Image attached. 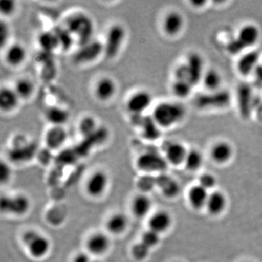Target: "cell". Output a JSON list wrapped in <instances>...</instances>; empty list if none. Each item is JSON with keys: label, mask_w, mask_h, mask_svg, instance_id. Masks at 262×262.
<instances>
[{"label": "cell", "mask_w": 262, "mask_h": 262, "mask_svg": "<svg viewBox=\"0 0 262 262\" xmlns=\"http://www.w3.org/2000/svg\"><path fill=\"white\" fill-rule=\"evenodd\" d=\"M187 110L182 101L165 100L152 106L151 116L162 130H168L181 125L187 117Z\"/></svg>", "instance_id": "6da1fadb"}, {"label": "cell", "mask_w": 262, "mask_h": 262, "mask_svg": "<svg viewBox=\"0 0 262 262\" xmlns=\"http://www.w3.org/2000/svg\"><path fill=\"white\" fill-rule=\"evenodd\" d=\"M261 37V29L257 24L251 22L243 24L234 37L228 41L226 49L232 56H241L246 51L255 49Z\"/></svg>", "instance_id": "7a4b0ae2"}, {"label": "cell", "mask_w": 262, "mask_h": 262, "mask_svg": "<svg viewBox=\"0 0 262 262\" xmlns=\"http://www.w3.org/2000/svg\"><path fill=\"white\" fill-rule=\"evenodd\" d=\"M63 28L79 46L94 39V20L84 12H74L66 18Z\"/></svg>", "instance_id": "3957f363"}, {"label": "cell", "mask_w": 262, "mask_h": 262, "mask_svg": "<svg viewBox=\"0 0 262 262\" xmlns=\"http://www.w3.org/2000/svg\"><path fill=\"white\" fill-rule=\"evenodd\" d=\"M127 29L123 24H112L106 29L103 39V56L108 59L116 58L122 51L127 39Z\"/></svg>", "instance_id": "277c9868"}, {"label": "cell", "mask_w": 262, "mask_h": 262, "mask_svg": "<svg viewBox=\"0 0 262 262\" xmlns=\"http://www.w3.org/2000/svg\"><path fill=\"white\" fill-rule=\"evenodd\" d=\"M21 239L29 254L36 259L46 257L51 249L49 239L33 229L24 232Z\"/></svg>", "instance_id": "5b68a950"}, {"label": "cell", "mask_w": 262, "mask_h": 262, "mask_svg": "<svg viewBox=\"0 0 262 262\" xmlns=\"http://www.w3.org/2000/svg\"><path fill=\"white\" fill-rule=\"evenodd\" d=\"M154 97L148 90L141 89L133 91L125 100L127 112L134 117H141L151 108Z\"/></svg>", "instance_id": "8992f818"}, {"label": "cell", "mask_w": 262, "mask_h": 262, "mask_svg": "<svg viewBox=\"0 0 262 262\" xmlns=\"http://www.w3.org/2000/svg\"><path fill=\"white\" fill-rule=\"evenodd\" d=\"M135 163L136 168L146 174L163 173L169 165L163 155L155 151L141 153L136 158Z\"/></svg>", "instance_id": "52a82bcc"}, {"label": "cell", "mask_w": 262, "mask_h": 262, "mask_svg": "<svg viewBox=\"0 0 262 262\" xmlns=\"http://www.w3.org/2000/svg\"><path fill=\"white\" fill-rule=\"evenodd\" d=\"M118 85L113 77L103 75L99 76L94 81L92 87L94 97L98 102H110L117 94Z\"/></svg>", "instance_id": "ba28073f"}, {"label": "cell", "mask_w": 262, "mask_h": 262, "mask_svg": "<svg viewBox=\"0 0 262 262\" xmlns=\"http://www.w3.org/2000/svg\"><path fill=\"white\" fill-rule=\"evenodd\" d=\"M103 56V42L93 39L85 44L79 46L73 56L76 64L85 66L91 64L97 61L100 56Z\"/></svg>", "instance_id": "9c48e42d"}, {"label": "cell", "mask_w": 262, "mask_h": 262, "mask_svg": "<svg viewBox=\"0 0 262 262\" xmlns=\"http://www.w3.org/2000/svg\"><path fill=\"white\" fill-rule=\"evenodd\" d=\"M161 30L164 35L170 38L179 37L186 26V20L182 13L177 10H170L163 15Z\"/></svg>", "instance_id": "30bf717a"}, {"label": "cell", "mask_w": 262, "mask_h": 262, "mask_svg": "<svg viewBox=\"0 0 262 262\" xmlns=\"http://www.w3.org/2000/svg\"><path fill=\"white\" fill-rule=\"evenodd\" d=\"M183 63L187 71L188 80L189 82L194 87L201 84L202 78L207 69L205 67L204 58L201 53L196 52L189 53Z\"/></svg>", "instance_id": "8fae6325"}, {"label": "cell", "mask_w": 262, "mask_h": 262, "mask_svg": "<svg viewBox=\"0 0 262 262\" xmlns=\"http://www.w3.org/2000/svg\"><path fill=\"white\" fill-rule=\"evenodd\" d=\"M261 63V53L255 48L242 53L237 58L235 68L241 77H251L253 72Z\"/></svg>", "instance_id": "7c38bea8"}, {"label": "cell", "mask_w": 262, "mask_h": 262, "mask_svg": "<svg viewBox=\"0 0 262 262\" xmlns=\"http://www.w3.org/2000/svg\"><path fill=\"white\" fill-rule=\"evenodd\" d=\"M2 51L5 65L11 69L19 68L23 66L28 56L27 48L20 42H10Z\"/></svg>", "instance_id": "4fadbf2b"}, {"label": "cell", "mask_w": 262, "mask_h": 262, "mask_svg": "<svg viewBox=\"0 0 262 262\" xmlns=\"http://www.w3.org/2000/svg\"><path fill=\"white\" fill-rule=\"evenodd\" d=\"M2 211L13 215H23L30 208V201L27 196L19 194L15 196H3L0 200Z\"/></svg>", "instance_id": "5bb4252c"}, {"label": "cell", "mask_w": 262, "mask_h": 262, "mask_svg": "<svg viewBox=\"0 0 262 262\" xmlns=\"http://www.w3.org/2000/svg\"><path fill=\"white\" fill-rule=\"evenodd\" d=\"M68 137V130L65 126L49 125L45 131V145L50 151H56L65 145Z\"/></svg>", "instance_id": "9a60e30c"}, {"label": "cell", "mask_w": 262, "mask_h": 262, "mask_svg": "<svg viewBox=\"0 0 262 262\" xmlns=\"http://www.w3.org/2000/svg\"><path fill=\"white\" fill-rule=\"evenodd\" d=\"M188 150L187 146L181 141H170L164 146L163 156L168 165L179 166L184 165Z\"/></svg>", "instance_id": "2e32d148"}, {"label": "cell", "mask_w": 262, "mask_h": 262, "mask_svg": "<svg viewBox=\"0 0 262 262\" xmlns=\"http://www.w3.org/2000/svg\"><path fill=\"white\" fill-rule=\"evenodd\" d=\"M108 184L107 174L103 170H96L90 176L86 182V192L92 198H99L106 192Z\"/></svg>", "instance_id": "e0dca14e"}, {"label": "cell", "mask_w": 262, "mask_h": 262, "mask_svg": "<svg viewBox=\"0 0 262 262\" xmlns=\"http://www.w3.org/2000/svg\"><path fill=\"white\" fill-rule=\"evenodd\" d=\"M234 146L227 140L215 141L210 149V157L215 164L225 165L233 158Z\"/></svg>", "instance_id": "ac0fdd59"}, {"label": "cell", "mask_w": 262, "mask_h": 262, "mask_svg": "<svg viewBox=\"0 0 262 262\" xmlns=\"http://www.w3.org/2000/svg\"><path fill=\"white\" fill-rule=\"evenodd\" d=\"M20 99L13 86L2 85L0 89V110L2 113L10 114L18 108Z\"/></svg>", "instance_id": "d6986e66"}, {"label": "cell", "mask_w": 262, "mask_h": 262, "mask_svg": "<svg viewBox=\"0 0 262 262\" xmlns=\"http://www.w3.org/2000/svg\"><path fill=\"white\" fill-rule=\"evenodd\" d=\"M110 239L106 234L103 232H95L89 236L86 241L87 252L94 256H101L107 252L110 249Z\"/></svg>", "instance_id": "ffe728a7"}, {"label": "cell", "mask_w": 262, "mask_h": 262, "mask_svg": "<svg viewBox=\"0 0 262 262\" xmlns=\"http://www.w3.org/2000/svg\"><path fill=\"white\" fill-rule=\"evenodd\" d=\"M44 117L49 125L65 126L70 120L71 114L64 106L51 105L45 110Z\"/></svg>", "instance_id": "44dd1931"}, {"label": "cell", "mask_w": 262, "mask_h": 262, "mask_svg": "<svg viewBox=\"0 0 262 262\" xmlns=\"http://www.w3.org/2000/svg\"><path fill=\"white\" fill-rule=\"evenodd\" d=\"M97 118L91 114H85L80 117L77 124L79 135L83 139H89L99 130Z\"/></svg>", "instance_id": "7402d4cb"}, {"label": "cell", "mask_w": 262, "mask_h": 262, "mask_svg": "<svg viewBox=\"0 0 262 262\" xmlns=\"http://www.w3.org/2000/svg\"><path fill=\"white\" fill-rule=\"evenodd\" d=\"M172 222L173 220H172L171 215L168 212L158 211L150 216L148 226H149V229L161 234L167 232L170 228Z\"/></svg>", "instance_id": "603a6c76"}, {"label": "cell", "mask_w": 262, "mask_h": 262, "mask_svg": "<svg viewBox=\"0 0 262 262\" xmlns=\"http://www.w3.org/2000/svg\"><path fill=\"white\" fill-rule=\"evenodd\" d=\"M12 86L21 101H29L35 94V82L28 76L18 77Z\"/></svg>", "instance_id": "cb8c5ba5"}, {"label": "cell", "mask_w": 262, "mask_h": 262, "mask_svg": "<svg viewBox=\"0 0 262 262\" xmlns=\"http://www.w3.org/2000/svg\"><path fill=\"white\" fill-rule=\"evenodd\" d=\"M223 81V77L220 71L211 67L206 69L201 84L207 92L216 93L222 89Z\"/></svg>", "instance_id": "d4e9b609"}, {"label": "cell", "mask_w": 262, "mask_h": 262, "mask_svg": "<svg viewBox=\"0 0 262 262\" xmlns=\"http://www.w3.org/2000/svg\"><path fill=\"white\" fill-rule=\"evenodd\" d=\"M131 211L136 218L143 219L149 214L152 207V201L144 193L137 194L131 202Z\"/></svg>", "instance_id": "484cf974"}, {"label": "cell", "mask_w": 262, "mask_h": 262, "mask_svg": "<svg viewBox=\"0 0 262 262\" xmlns=\"http://www.w3.org/2000/svg\"><path fill=\"white\" fill-rule=\"evenodd\" d=\"M139 131L143 139L146 141H155L160 139L163 130L149 116L142 117L141 123H139Z\"/></svg>", "instance_id": "4316f807"}, {"label": "cell", "mask_w": 262, "mask_h": 262, "mask_svg": "<svg viewBox=\"0 0 262 262\" xmlns=\"http://www.w3.org/2000/svg\"><path fill=\"white\" fill-rule=\"evenodd\" d=\"M227 203L225 194L221 191L215 190L209 193L206 208L210 214L220 215L225 211Z\"/></svg>", "instance_id": "83f0119b"}, {"label": "cell", "mask_w": 262, "mask_h": 262, "mask_svg": "<svg viewBox=\"0 0 262 262\" xmlns=\"http://www.w3.org/2000/svg\"><path fill=\"white\" fill-rule=\"evenodd\" d=\"M209 192L199 184L193 186L188 192V200L194 209H201L206 207Z\"/></svg>", "instance_id": "f1b7e54d"}, {"label": "cell", "mask_w": 262, "mask_h": 262, "mask_svg": "<svg viewBox=\"0 0 262 262\" xmlns=\"http://www.w3.org/2000/svg\"><path fill=\"white\" fill-rule=\"evenodd\" d=\"M128 220L126 215L122 213H116L108 219L106 222V229L110 234L120 235L126 230Z\"/></svg>", "instance_id": "f546056e"}, {"label": "cell", "mask_w": 262, "mask_h": 262, "mask_svg": "<svg viewBox=\"0 0 262 262\" xmlns=\"http://www.w3.org/2000/svg\"><path fill=\"white\" fill-rule=\"evenodd\" d=\"M194 86L186 80H173L170 85V90L176 100L182 101L192 96Z\"/></svg>", "instance_id": "4dcf8cb0"}, {"label": "cell", "mask_w": 262, "mask_h": 262, "mask_svg": "<svg viewBox=\"0 0 262 262\" xmlns=\"http://www.w3.org/2000/svg\"><path fill=\"white\" fill-rule=\"evenodd\" d=\"M157 178V186L160 188L162 193L167 198H174L179 194L180 188L178 183L174 179L167 177L165 174H160Z\"/></svg>", "instance_id": "1f68e13d"}, {"label": "cell", "mask_w": 262, "mask_h": 262, "mask_svg": "<svg viewBox=\"0 0 262 262\" xmlns=\"http://www.w3.org/2000/svg\"><path fill=\"white\" fill-rule=\"evenodd\" d=\"M204 163V157L199 149H189L188 150L187 157L184 165L187 170L194 172L199 170Z\"/></svg>", "instance_id": "d6a6232c"}, {"label": "cell", "mask_w": 262, "mask_h": 262, "mask_svg": "<svg viewBox=\"0 0 262 262\" xmlns=\"http://www.w3.org/2000/svg\"><path fill=\"white\" fill-rule=\"evenodd\" d=\"M39 43L40 47L46 51H53L56 48H61L58 33L46 32L39 36Z\"/></svg>", "instance_id": "836d02e7"}, {"label": "cell", "mask_w": 262, "mask_h": 262, "mask_svg": "<svg viewBox=\"0 0 262 262\" xmlns=\"http://www.w3.org/2000/svg\"><path fill=\"white\" fill-rule=\"evenodd\" d=\"M150 250L151 249L140 241L133 245L130 249L131 256L136 261H143L149 256Z\"/></svg>", "instance_id": "e575fe53"}, {"label": "cell", "mask_w": 262, "mask_h": 262, "mask_svg": "<svg viewBox=\"0 0 262 262\" xmlns=\"http://www.w3.org/2000/svg\"><path fill=\"white\" fill-rule=\"evenodd\" d=\"M18 10V3L14 0H1L0 1V14L2 18L13 16Z\"/></svg>", "instance_id": "d590c367"}, {"label": "cell", "mask_w": 262, "mask_h": 262, "mask_svg": "<svg viewBox=\"0 0 262 262\" xmlns=\"http://www.w3.org/2000/svg\"><path fill=\"white\" fill-rule=\"evenodd\" d=\"M160 234L151 229H148L141 235V242L146 245L150 249H152L160 244Z\"/></svg>", "instance_id": "8d00e7d4"}, {"label": "cell", "mask_w": 262, "mask_h": 262, "mask_svg": "<svg viewBox=\"0 0 262 262\" xmlns=\"http://www.w3.org/2000/svg\"><path fill=\"white\" fill-rule=\"evenodd\" d=\"M10 35H11V29L5 19L1 18L0 21V47L1 49H4L8 45H9Z\"/></svg>", "instance_id": "74e56055"}, {"label": "cell", "mask_w": 262, "mask_h": 262, "mask_svg": "<svg viewBox=\"0 0 262 262\" xmlns=\"http://www.w3.org/2000/svg\"><path fill=\"white\" fill-rule=\"evenodd\" d=\"M155 186H157V179L153 178L149 174L141 177L137 182L138 188L140 189L141 193L144 194L152 189Z\"/></svg>", "instance_id": "f35d334b"}, {"label": "cell", "mask_w": 262, "mask_h": 262, "mask_svg": "<svg viewBox=\"0 0 262 262\" xmlns=\"http://www.w3.org/2000/svg\"><path fill=\"white\" fill-rule=\"evenodd\" d=\"M198 184L209 192V190H212L216 185V179L213 174L210 173H203L199 177V184Z\"/></svg>", "instance_id": "ab89813d"}, {"label": "cell", "mask_w": 262, "mask_h": 262, "mask_svg": "<svg viewBox=\"0 0 262 262\" xmlns=\"http://www.w3.org/2000/svg\"><path fill=\"white\" fill-rule=\"evenodd\" d=\"M11 175V169L8 164L2 161L0 163V181L2 183L8 182Z\"/></svg>", "instance_id": "60d3db41"}, {"label": "cell", "mask_w": 262, "mask_h": 262, "mask_svg": "<svg viewBox=\"0 0 262 262\" xmlns=\"http://www.w3.org/2000/svg\"><path fill=\"white\" fill-rule=\"evenodd\" d=\"M252 77L253 82L257 87H262V63L258 66L256 70L253 72Z\"/></svg>", "instance_id": "b9f144b4"}, {"label": "cell", "mask_w": 262, "mask_h": 262, "mask_svg": "<svg viewBox=\"0 0 262 262\" xmlns=\"http://www.w3.org/2000/svg\"><path fill=\"white\" fill-rule=\"evenodd\" d=\"M210 2L208 1V0H190V1L188 2V4L189 5V6L194 10L203 9Z\"/></svg>", "instance_id": "7bdbcfd3"}, {"label": "cell", "mask_w": 262, "mask_h": 262, "mask_svg": "<svg viewBox=\"0 0 262 262\" xmlns=\"http://www.w3.org/2000/svg\"><path fill=\"white\" fill-rule=\"evenodd\" d=\"M91 261L92 259L90 257L89 253L86 252L77 253L72 259V262H91Z\"/></svg>", "instance_id": "ee69618b"}, {"label": "cell", "mask_w": 262, "mask_h": 262, "mask_svg": "<svg viewBox=\"0 0 262 262\" xmlns=\"http://www.w3.org/2000/svg\"><path fill=\"white\" fill-rule=\"evenodd\" d=\"M91 262H101V261H98V260H92V261H91Z\"/></svg>", "instance_id": "f6af8a7d"}, {"label": "cell", "mask_w": 262, "mask_h": 262, "mask_svg": "<svg viewBox=\"0 0 262 262\" xmlns=\"http://www.w3.org/2000/svg\"><path fill=\"white\" fill-rule=\"evenodd\" d=\"M246 262H250V261H246Z\"/></svg>", "instance_id": "bcb514c9"}]
</instances>
